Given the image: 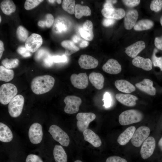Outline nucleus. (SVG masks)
Returning a JSON list of instances; mask_svg holds the SVG:
<instances>
[{
	"mask_svg": "<svg viewBox=\"0 0 162 162\" xmlns=\"http://www.w3.org/2000/svg\"><path fill=\"white\" fill-rule=\"evenodd\" d=\"M55 81L54 78L49 75L37 76L32 80L31 88L32 92L36 94H43L52 89Z\"/></svg>",
	"mask_w": 162,
	"mask_h": 162,
	"instance_id": "nucleus-1",
	"label": "nucleus"
},
{
	"mask_svg": "<svg viewBox=\"0 0 162 162\" xmlns=\"http://www.w3.org/2000/svg\"><path fill=\"white\" fill-rule=\"evenodd\" d=\"M142 113L134 109L129 110L122 112L119 116L118 121L122 125H126L140 122L143 118Z\"/></svg>",
	"mask_w": 162,
	"mask_h": 162,
	"instance_id": "nucleus-2",
	"label": "nucleus"
},
{
	"mask_svg": "<svg viewBox=\"0 0 162 162\" xmlns=\"http://www.w3.org/2000/svg\"><path fill=\"white\" fill-rule=\"evenodd\" d=\"M18 90L16 86L11 83L2 85L0 87V102L3 105H6L16 96Z\"/></svg>",
	"mask_w": 162,
	"mask_h": 162,
	"instance_id": "nucleus-3",
	"label": "nucleus"
},
{
	"mask_svg": "<svg viewBox=\"0 0 162 162\" xmlns=\"http://www.w3.org/2000/svg\"><path fill=\"white\" fill-rule=\"evenodd\" d=\"M48 132L53 138L62 145L67 147L70 143V139L68 134L60 127L55 124L51 125Z\"/></svg>",
	"mask_w": 162,
	"mask_h": 162,
	"instance_id": "nucleus-4",
	"label": "nucleus"
},
{
	"mask_svg": "<svg viewBox=\"0 0 162 162\" xmlns=\"http://www.w3.org/2000/svg\"><path fill=\"white\" fill-rule=\"evenodd\" d=\"M24 102V98L21 95H16L9 103L8 111L10 116L13 118L19 116L21 114Z\"/></svg>",
	"mask_w": 162,
	"mask_h": 162,
	"instance_id": "nucleus-5",
	"label": "nucleus"
},
{
	"mask_svg": "<svg viewBox=\"0 0 162 162\" xmlns=\"http://www.w3.org/2000/svg\"><path fill=\"white\" fill-rule=\"evenodd\" d=\"M150 130L148 127L142 126L139 127L134 132L131 139L132 145L136 147H139L148 137Z\"/></svg>",
	"mask_w": 162,
	"mask_h": 162,
	"instance_id": "nucleus-6",
	"label": "nucleus"
},
{
	"mask_svg": "<svg viewBox=\"0 0 162 162\" xmlns=\"http://www.w3.org/2000/svg\"><path fill=\"white\" fill-rule=\"evenodd\" d=\"M76 117L78 129L80 131L83 132L87 129L90 123L95 118L96 116L92 112H80Z\"/></svg>",
	"mask_w": 162,
	"mask_h": 162,
	"instance_id": "nucleus-7",
	"label": "nucleus"
},
{
	"mask_svg": "<svg viewBox=\"0 0 162 162\" xmlns=\"http://www.w3.org/2000/svg\"><path fill=\"white\" fill-rule=\"evenodd\" d=\"M64 101L65 104L64 111L67 113L74 114L78 112L79 106L82 103L81 99L74 95L66 96Z\"/></svg>",
	"mask_w": 162,
	"mask_h": 162,
	"instance_id": "nucleus-8",
	"label": "nucleus"
},
{
	"mask_svg": "<svg viewBox=\"0 0 162 162\" xmlns=\"http://www.w3.org/2000/svg\"><path fill=\"white\" fill-rule=\"evenodd\" d=\"M28 136L31 142L33 144H38L41 141L43 136L41 125L38 123H34L30 126Z\"/></svg>",
	"mask_w": 162,
	"mask_h": 162,
	"instance_id": "nucleus-9",
	"label": "nucleus"
},
{
	"mask_svg": "<svg viewBox=\"0 0 162 162\" xmlns=\"http://www.w3.org/2000/svg\"><path fill=\"white\" fill-rule=\"evenodd\" d=\"M156 146L155 141L152 136L148 137L143 143L140 154L142 158L146 159L153 154Z\"/></svg>",
	"mask_w": 162,
	"mask_h": 162,
	"instance_id": "nucleus-10",
	"label": "nucleus"
},
{
	"mask_svg": "<svg viewBox=\"0 0 162 162\" xmlns=\"http://www.w3.org/2000/svg\"><path fill=\"white\" fill-rule=\"evenodd\" d=\"M42 43L43 39L41 36L37 34L33 33L26 40L25 47L31 52H34L38 50Z\"/></svg>",
	"mask_w": 162,
	"mask_h": 162,
	"instance_id": "nucleus-11",
	"label": "nucleus"
},
{
	"mask_svg": "<svg viewBox=\"0 0 162 162\" xmlns=\"http://www.w3.org/2000/svg\"><path fill=\"white\" fill-rule=\"evenodd\" d=\"M70 80L74 87L79 89H85L88 85V77L86 73L73 74L70 76Z\"/></svg>",
	"mask_w": 162,
	"mask_h": 162,
	"instance_id": "nucleus-12",
	"label": "nucleus"
},
{
	"mask_svg": "<svg viewBox=\"0 0 162 162\" xmlns=\"http://www.w3.org/2000/svg\"><path fill=\"white\" fill-rule=\"evenodd\" d=\"M78 63L81 68L89 69L96 68L98 65V62L91 56L83 54L79 58Z\"/></svg>",
	"mask_w": 162,
	"mask_h": 162,
	"instance_id": "nucleus-13",
	"label": "nucleus"
},
{
	"mask_svg": "<svg viewBox=\"0 0 162 162\" xmlns=\"http://www.w3.org/2000/svg\"><path fill=\"white\" fill-rule=\"evenodd\" d=\"M138 16V13L136 10L131 9L128 10L124 16V26L125 29L130 30L134 27Z\"/></svg>",
	"mask_w": 162,
	"mask_h": 162,
	"instance_id": "nucleus-14",
	"label": "nucleus"
},
{
	"mask_svg": "<svg viewBox=\"0 0 162 162\" xmlns=\"http://www.w3.org/2000/svg\"><path fill=\"white\" fill-rule=\"evenodd\" d=\"M102 69L104 71L107 73L116 74L121 72L122 67L116 60L114 59H110L103 65Z\"/></svg>",
	"mask_w": 162,
	"mask_h": 162,
	"instance_id": "nucleus-15",
	"label": "nucleus"
},
{
	"mask_svg": "<svg viewBox=\"0 0 162 162\" xmlns=\"http://www.w3.org/2000/svg\"><path fill=\"white\" fill-rule=\"evenodd\" d=\"M136 87L139 90L148 94L154 95L156 93V89L153 86V82L148 79H145L142 81L135 84Z\"/></svg>",
	"mask_w": 162,
	"mask_h": 162,
	"instance_id": "nucleus-16",
	"label": "nucleus"
},
{
	"mask_svg": "<svg viewBox=\"0 0 162 162\" xmlns=\"http://www.w3.org/2000/svg\"><path fill=\"white\" fill-rule=\"evenodd\" d=\"M145 46L143 41H139L126 47L124 52L129 56L134 58L144 49Z\"/></svg>",
	"mask_w": 162,
	"mask_h": 162,
	"instance_id": "nucleus-17",
	"label": "nucleus"
},
{
	"mask_svg": "<svg viewBox=\"0 0 162 162\" xmlns=\"http://www.w3.org/2000/svg\"><path fill=\"white\" fill-rule=\"evenodd\" d=\"M101 13L105 18L120 20L124 16L125 12L121 8H114L110 9L103 8L101 10Z\"/></svg>",
	"mask_w": 162,
	"mask_h": 162,
	"instance_id": "nucleus-18",
	"label": "nucleus"
},
{
	"mask_svg": "<svg viewBox=\"0 0 162 162\" xmlns=\"http://www.w3.org/2000/svg\"><path fill=\"white\" fill-rule=\"evenodd\" d=\"M84 140L95 147H98L102 144L99 136L92 130L87 129L83 132Z\"/></svg>",
	"mask_w": 162,
	"mask_h": 162,
	"instance_id": "nucleus-19",
	"label": "nucleus"
},
{
	"mask_svg": "<svg viewBox=\"0 0 162 162\" xmlns=\"http://www.w3.org/2000/svg\"><path fill=\"white\" fill-rule=\"evenodd\" d=\"M116 98L120 103L128 106H134L136 104V101L138 98L136 96L129 94L118 93Z\"/></svg>",
	"mask_w": 162,
	"mask_h": 162,
	"instance_id": "nucleus-20",
	"label": "nucleus"
},
{
	"mask_svg": "<svg viewBox=\"0 0 162 162\" xmlns=\"http://www.w3.org/2000/svg\"><path fill=\"white\" fill-rule=\"evenodd\" d=\"M80 32L81 37L85 39L92 40L94 38L92 22L89 20L85 21L80 29Z\"/></svg>",
	"mask_w": 162,
	"mask_h": 162,
	"instance_id": "nucleus-21",
	"label": "nucleus"
},
{
	"mask_svg": "<svg viewBox=\"0 0 162 162\" xmlns=\"http://www.w3.org/2000/svg\"><path fill=\"white\" fill-rule=\"evenodd\" d=\"M132 63L135 66L146 71L151 70L152 68V61L149 58H144L137 56L132 60Z\"/></svg>",
	"mask_w": 162,
	"mask_h": 162,
	"instance_id": "nucleus-22",
	"label": "nucleus"
},
{
	"mask_svg": "<svg viewBox=\"0 0 162 162\" xmlns=\"http://www.w3.org/2000/svg\"><path fill=\"white\" fill-rule=\"evenodd\" d=\"M136 130L134 126L126 128L118 137L117 140L118 143L122 146L126 144L131 139Z\"/></svg>",
	"mask_w": 162,
	"mask_h": 162,
	"instance_id": "nucleus-23",
	"label": "nucleus"
},
{
	"mask_svg": "<svg viewBox=\"0 0 162 162\" xmlns=\"http://www.w3.org/2000/svg\"><path fill=\"white\" fill-rule=\"evenodd\" d=\"M115 85L120 91L126 93H130L136 90L134 85L128 81L124 80H117L115 82Z\"/></svg>",
	"mask_w": 162,
	"mask_h": 162,
	"instance_id": "nucleus-24",
	"label": "nucleus"
},
{
	"mask_svg": "<svg viewBox=\"0 0 162 162\" xmlns=\"http://www.w3.org/2000/svg\"><path fill=\"white\" fill-rule=\"evenodd\" d=\"M88 78L91 83L97 89L100 90L103 88L104 78L101 74L92 72L89 74Z\"/></svg>",
	"mask_w": 162,
	"mask_h": 162,
	"instance_id": "nucleus-25",
	"label": "nucleus"
},
{
	"mask_svg": "<svg viewBox=\"0 0 162 162\" xmlns=\"http://www.w3.org/2000/svg\"><path fill=\"white\" fill-rule=\"evenodd\" d=\"M13 138V135L10 128L5 124L0 123V141L8 142L11 141Z\"/></svg>",
	"mask_w": 162,
	"mask_h": 162,
	"instance_id": "nucleus-26",
	"label": "nucleus"
},
{
	"mask_svg": "<svg viewBox=\"0 0 162 162\" xmlns=\"http://www.w3.org/2000/svg\"><path fill=\"white\" fill-rule=\"evenodd\" d=\"M53 155L56 162H67V154L61 146L55 145L53 150Z\"/></svg>",
	"mask_w": 162,
	"mask_h": 162,
	"instance_id": "nucleus-27",
	"label": "nucleus"
},
{
	"mask_svg": "<svg viewBox=\"0 0 162 162\" xmlns=\"http://www.w3.org/2000/svg\"><path fill=\"white\" fill-rule=\"evenodd\" d=\"M61 46L65 49V54L69 56L75 53L80 50L72 41L68 40L63 41L61 43Z\"/></svg>",
	"mask_w": 162,
	"mask_h": 162,
	"instance_id": "nucleus-28",
	"label": "nucleus"
},
{
	"mask_svg": "<svg viewBox=\"0 0 162 162\" xmlns=\"http://www.w3.org/2000/svg\"><path fill=\"white\" fill-rule=\"evenodd\" d=\"M0 7L3 12L7 15H9L16 10V7L12 0H5L0 4Z\"/></svg>",
	"mask_w": 162,
	"mask_h": 162,
	"instance_id": "nucleus-29",
	"label": "nucleus"
},
{
	"mask_svg": "<svg viewBox=\"0 0 162 162\" xmlns=\"http://www.w3.org/2000/svg\"><path fill=\"white\" fill-rule=\"evenodd\" d=\"M91 13V10L88 6H82L79 4L75 5L74 14L77 19H80L83 16H89Z\"/></svg>",
	"mask_w": 162,
	"mask_h": 162,
	"instance_id": "nucleus-30",
	"label": "nucleus"
},
{
	"mask_svg": "<svg viewBox=\"0 0 162 162\" xmlns=\"http://www.w3.org/2000/svg\"><path fill=\"white\" fill-rule=\"evenodd\" d=\"M154 26V23L148 19L141 20L136 23L134 27V29L137 31H141L149 29Z\"/></svg>",
	"mask_w": 162,
	"mask_h": 162,
	"instance_id": "nucleus-31",
	"label": "nucleus"
},
{
	"mask_svg": "<svg viewBox=\"0 0 162 162\" xmlns=\"http://www.w3.org/2000/svg\"><path fill=\"white\" fill-rule=\"evenodd\" d=\"M14 71L6 68L3 66H0V80L5 82L11 81L14 77Z\"/></svg>",
	"mask_w": 162,
	"mask_h": 162,
	"instance_id": "nucleus-32",
	"label": "nucleus"
},
{
	"mask_svg": "<svg viewBox=\"0 0 162 162\" xmlns=\"http://www.w3.org/2000/svg\"><path fill=\"white\" fill-rule=\"evenodd\" d=\"M63 9L69 14H74L75 7V1L74 0H63L62 4Z\"/></svg>",
	"mask_w": 162,
	"mask_h": 162,
	"instance_id": "nucleus-33",
	"label": "nucleus"
},
{
	"mask_svg": "<svg viewBox=\"0 0 162 162\" xmlns=\"http://www.w3.org/2000/svg\"><path fill=\"white\" fill-rule=\"evenodd\" d=\"M16 36L19 40L22 42L26 41L28 38V32L24 27L19 26L16 31Z\"/></svg>",
	"mask_w": 162,
	"mask_h": 162,
	"instance_id": "nucleus-34",
	"label": "nucleus"
},
{
	"mask_svg": "<svg viewBox=\"0 0 162 162\" xmlns=\"http://www.w3.org/2000/svg\"><path fill=\"white\" fill-rule=\"evenodd\" d=\"M19 60L17 58L8 59L7 58L3 60L2 64L6 68L10 69L17 67L19 63Z\"/></svg>",
	"mask_w": 162,
	"mask_h": 162,
	"instance_id": "nucleus-35",
	"label": "nucleus"
},
{
	"mask_svg": "<svg viewBox=\"0 0 162 162\" xmlns=\"http://www.w3.org/2000/svg\"><path fill=\"white\" fill-rule=\"evenodd\" d=\"M157 52V50L155 49L152 57V62L154 67H159L160 70H162V57H157L156 53Z\"/></svg>",
	"mask_w": 162,
	"mask_h": 162,
	"instance_id": "nucleus-36",
	"label": "nucleus"
},
{
	"mask_svg": "<svg viewBox=\"0 0 162 162\" xmlns=\"http://www.w3.org/2000/svg\"><path fill=\"white\" fill-rule=\"evenodd\" d=\"M43 1L42 0H26L24 4V8L26 10H31L37 6Z\"/></svg>",
	"mask_w": 162,
	"mask_h": 162,
	"instance_id": "nucleus-37",
	"label": "nucleus"
},
{
	"mask_svg": "<svg viewBox=\"0 0 162 162\" xmlns=\"http://www.w3.org/2000/svg\"><path fill=\"white\" fill-rule=\"evenodd\" d=\"M150 8L152 11H159L162 8V0H153L151 3Z\"/></svg>",
	"mask_w": 162,
	"mask_h": 162,
	"instance_id": "nucleus-38",
	"label": "nucleus"
},
{
	"mask_svg": "<svg viewBox=\"0 0 162 162\" xmlns=\"http://www.w3.org/2000/svg\"><path fill=\"white\" fill-rule=\"evenodd\" d=\"M103 100L104 102L103 106L106 108L110 107L112 104V98L111 95L108 92H105L104 95Z\"/></svg>",
	"mask_w": 162,
	"mask_h": 162,
	"instance_id": "nucleus-39",
	"label": "nucleus"
},
{
	"mask_svg": "<svg viewBox=\"0 0 162 162\" xmlns=\"http://www.w3.org/2000/svg\"><path fill=\"white\" fill-rule=\"evenodd\" d=\"M17 52L24 58L28 57L31 56V52L28 51L26 47L20 46L17 49Z\"/></svg>",
	"mask_w": 162,
	"mask_h": 162,
	"instance_id": "nucleus-40",
	"label": "nucleus"
},
{
	"mask_svg": "<svg viewBox=\"0 0 162 162\" xmlns=\"http://www.w3.org/2000/svg\"><path fill=\"white\" fill-rule=\"evenodd\" d=\"M26 162H43L41 159L38 155L30 154L26 158Z\"/></svg>",
	"mask_w": 162,
	"mask_h": 162,
	"instance_id": "nucleus-41",
	"label": "nucleus"
},
{
	"mask_svg": "<svg viewBox=\"0 0 162 162\" xmlns=\"http://www.w3.org/2000/svg\"><path fill=\"white\" fill-rule=\"evenodd\" d=\"M67 28L66 25L62 22H58L55 26L54 29L58 33H60L66 31Z\"/></svg>",
	"mask_w": 162,
	"mask_h": 162,
	"instance_id": "nucleus-42",
	"label": "nucleus"
},
{
	"mask_svg": "<svg viewBox=\"0 0 162 162\" xmlns=\"http://www.w3.org/2000/svg\"><path fill=\"white\" fill-rule=\"evenodd\" d=\"M106 162H127L124 158L117 156H111L108 158Z\"/></svg>",
	"mask_w": 162,
	"mask_h": 162,
	"instance_id": "nucleus-43",
	"label": "nucleus"
},
{
	"mask_svg": "<svg viewBox=\"0 0 162 162\" xmlns=\"http://www.w3.org/2000/svg\"><path fill=\"white\" fill-rule=\"evenodd\" d=\"M122 2L126 6L132 8L138 5L140 2L139 0H122Z\"/></svg>",
	"mask_w": 162,
	"mask_h": 162,
	"instance_id": "nucleus-44",
	"label": "nucleus"
},
{
	"mask_svg": "<svg viewBox=\"0 0 162 162\" xmlns=\"http://www.w3.org/2000/svg\"><path fill=\"white\" fill-rule=\"evenodd\" d=\"M52 56L48 53L44 58L43 63L44 65L46 67L51 66L53 62Z\"/></svg>",
	"mask_w": 162,
	"mask_h": 162,
	"instance_id": "nucleus-45",
	"label": "nucleus"
},
{
	"mask_svg": "<svg viewBox=\"0 0 162 162\" xmlns=\"http://www.w3.org/2000/svg\"><path fill=\"white\" fill-rule=\"evenodd\" d=\"M48 53L45 49L41 48L38 50L35 56V59L39 60L43 57H45Z\"/></svg>",
	"mask_w": 162,
	"mask_h": 162,
	"instance_id": "nucleus-46",
	"label": "nucleus"
},
{
	"mask_svg": "<svg viewBox=\"0 0 162 162\" xmlns=\"http://www.w3.org/2000/svg\"><path fill=\"white\" fill-rule=\"evenodd\" d=\"M54 21L53 16L51 14H48L46 16L45 21L46 26L47 28L50 27L53 24Z\"/></svg>",
	"mask_w": 162,
	"mask_h": 162,
	"instance_id": "nucleus-47",
	"label": "nucleus"
},
{
	"mask_svg": "<svg viewBox=\"0 0 162 162\" xmlns=\"http://www.w3.org/2000/svg\"><path fill=\"white\" fill-rule=\"evenodd\" d=\"M53 62L56 63L65 62L67 60V58L65 55L60 56H52Z\"/></svg>",
	"mask_w": 162,
	"mask_h": 162,
	"instance_id": "nucleus-48",
	"label": "nucleus"
},
{
	"mask_svg": "<svg viewBox=\"0 0 162 162\" xmlns=\"http://www.w3.org/2000/svg\"><path fill=\"white\" fill-rule=\"evenodd\" d=\"M115 22V19L105 18L103 19L102 24L104 26L108 27L113 25Z\"/></svg>",
	"mask_w": 162,
	"mask_h": 162,
	"instance_id": "nucleus-49",
	"label": "nucleus"
},
{
	"mask_svg": "<svg viewBox=\"0 0 162 162\" xmlns=\"http://www.w3.org/2000/svg\"><path fill=\"white\" fill-rule=\"evenodd\" d=\"M154 44L155 46L158 49L162 50V36L155 38Z\"/></svg>",
	"mask_w": 162,
	"mask_h": 162,
	"instance_id": "nucleus-50",
	"label": "nucleus"
},
{
	"mask_svg": "<svg viewBox=\"0 0 162 162\" xmlns=\"http://www.w3.org/2000/svg\"><path fill=\"white\" fill-rule=\"evenodd\" d=\"M104 8L106 9H110L114 8L112 4L106 2L104 5Z\"/></svg>",
	"mask_w": 162,
	"mask_h": 162,
	"instance_id": "nucleus-51",
	"label": "nucleus"
},
{
	"mask_svg": "<svg viewBox=\"0 0 162 162\" xmlns=\"http://www.w3.org/2000/svg\"><path fill=\"white\" fill-rule=\"evenodd\" d=\"M4 50V44L1 40L0 41V58H1Z\"/></svg>",
	"mask_w": 162,
	"mask_h": 162,
	"instance_id": "nucleus-52",
	"label": "nucleus"
},
{
	"mask_svg": "<svg viewBox=\"0 0 162 162\" xmlns=\"http://www.w3.org/2000/svg\"><path fill=\"white\" fill-rule=\"evenodd\" d=\"M88 44L89 43L88 41L84 40L80 44L79 46L81 48H83L87 46Z\"/></svg>",
	"mask_w": 162,
	"mask_h": 162,
	"instance_id": "nucleus-53",
	"label": "nucleus"
},
{
	"mask_svg": "<svg viewBox=\"0 0 162 162\" xmlns=\"http://www.w3.org/2000/svg\"><path fill=\"white\" fill-rule=\"evenodd\" d=\"M38 24L39 26L42 27H44L46 26L45 21L43 20L39 21L38 22Z\"/></svg>",
	"mask_w": 162,
	"mask_h": 162,
	"instance_id": "nucleus-54",
	"label": "nucleus"
},
{
	"mask_svg": "<svg viewBox=\"0 0 162 162\" xmlns=\"http://www.w3.org/2000/svg\"><path fill=\"white\" fill-rule=\"evenodd\" d=\"M73 41L75 43H77L80 40L79 37L76 35H74L73 38Z\"/></svg>",
	"mask_w": 162,
	"mask_h": 162,
	"instance_id": "nucleus-55",
	"label": "nucleus"
},
{
	"mask_svg": "<svg viewBox=\"0 0 162 162\" xmlns=\"http://www.w3.org/2000/svg\"><path fill=\"white\" fill-rule=\"evenodd\" d=\"M158 145L159 147L162 151V137L160 139L158 142Z\"/></svg>",
	"mask_w": 162,
	"mask_h": 162,
	"instance_id": "nucleus-56",
	"label": "nucleus"
},
{
	"mask_svg": "<svg viewBox=\"0 0 162 162\" xmlns=\"http://www.w3.org/2000/svg\"><path fill=\"white\" fill-rule=\"evenodd\" d=\"M105 1L106 2H107L110 3L112 4H115L117 2V0H106Z\"/></svg>",
	"mask_w": 162,
	"mask_h": 162,
	"instance_id": "nucleus-57",
	"label": "nucleus"
},
{
	"mask_svg": "<svg viewBox=\"0 0 162 162\" xmlns=\"http://www.w3.org/2000/svg\"><path fill=\"white\" fill-rule=\"evenodd\" d=\"M57 3L58 4H60L61 3L62 1L61 0H57L56 1Z\"/></svg>",
	"mask_w": 162,
	"mask_h": 162,
	"instance_id": "nucleus-58",
	"label": "nucleus"
},
{
	"mask_svg": "<svg viewBox=\"0 0 162 162\" xmlns=\"http://www.w3.org/2000/svg\"><path fill=\"white\" fill-rule=\"evenodd\" d=\"M160 24L162 26V16H161L160 19Z\"/></svg>",
	"mask_w": 162,
	"mask_h": 162,
	"instance_id": "nucleus-59",
	"label": "nucleus"
},
{
	"mask_svg": "<svg viewBox=\"0 0 162 162\" xmlns=\"http://www.w3.org/2000/svg\"><path fill=\"white\" fill-rule=\"evenodd\" d=\"M47 1H48L49 2H50L51 3H53L55 1L54 0H48Z\"/></svg>",
	"mask_w": 162,
	"mask_h": 162,
	"instance_id": "nucleus-60",
	"label": "nucleus"
},
{
	"mask_svg": "<svg viewBox=\"0 0 162 162\" xmlns=\"http://www.w3.org/2000/svg\"><path fill=\"white\" fill-rule=\"evenodd\" d=\"M74 162H82L81 160H75Z\"/></svg>",
	"mask_w": 162,
	"mask_h": 162,
	"instance_id": "nucleus-61",
	"label": "nucleus"
},
{
	"mask_svg": "<svg viewBox=\"0 0 162 162\" xmlns=\"http://www.w3.org/2000/svg\"><path fill=\"white\" fill-rule=\"evenodd\" d=\"M1 16H0V22H1Z\"/></svg>",
	"mask_w": 162,
	"mask_h": 162,
	"instance_id": "nucleus-62",
	"label": "nucleus"
}]
</instances>
